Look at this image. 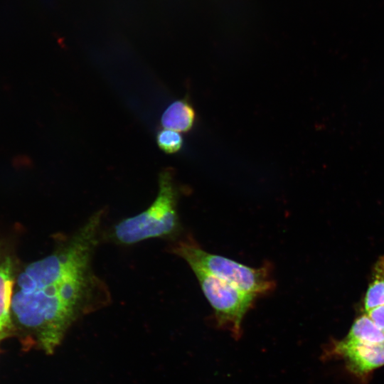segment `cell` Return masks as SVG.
I'll return each instance as SVG.
<instances>
[{
    "label": "cell",
    "instance_id": "8992f818",
    "mask_svg": "<svg viewBox=\"0 0 384 384\" xmlns=\"http://www.w3.org/2000/svg\"><path fill=\"white\" fill-rule=\"evenodd\" d=\"M14 277L12 263L9 257L0 260V336L4 338L13 329L11 304Z\"/></svg>",
    "mask_w": 384,
    "mask_h": 384
},
{
    "label": "cell",
    "instance_id": "277c9868",
    "mask_svg": "<svg viewBox=\"0 0 384 384\" xmlns=\"http://www.w3.org/2000/svg\"><path fill=\"white\" fill-rule=\"evenodd\" d=\"M192 270L214 310L218 326L230 331L235 338H239L243 318L257 297L201 270Z\"/></svg>",
    "mask_w": 384,
    "mask_h": 384
},
{
    "label": "cell",
    "instance_id": "ba28073f",
    "mask_svg": "<svg viewBox=\"0 0 384 384\" xmlns=\"http://www.w3.org/2000/svg\"><path fill=\"white\" fill-rule=\"evenodd\" d=\"M346 338L366 343H379L384 341V330L376 326L368 315H363L355 321Z\"/></svg>",
    "mask_w": 384,
    "mask_h": 384
},
{
    "label": "cell",
    "instance_id": "30bf717a",
    "mask_svg": "<svg viewBox=\"0 0 384 384\" xmlns=\"http://www.w3.org/2000/svg\"><path fill=\"white\" fill-rule=\"evenodd\" d=\"M156 139L159 148L166 154L178 152L183 144L182 136L178 132L169 129L159 130Z\"/></svg>",
    "mask_w": 384,
    "mask_h": 384
},
{
    "label": "cell",
    "instance_id": "7a4b0ae2",
    "mask_svg": "<svg viewBox=\"0 0 384 384\" xmlns=\"http://www.w3.org/2000/svg\"><path fill=\"white\" fill-rule=\"evenodd\" d=\"M158 193L150 206L132 217L122 219L111 231L114 242L130 245L151 238H173L179 233L178 189L173 171L163 169L159 175Z\"/></svg>",
    "mask_w": 384,
    "mask_h": 384
},
{
    "label": "cell",
    "instance_id": "7c38bea8",
    "mask_svg": "<svg viewBox=\"0 0 384 384\" xmlns=\"http://www.w3.org/2000/svg\"><path fill=\"white\" fill-rule=\"evenodd\" d=\"M1 336H0V339H1Z\"/></svg>",
    "mask_w": 384,
    "mask_h": 384
},
{
    "label": "cell",
    "instance_id": "3957f363",
    "mask_svg": "<svg viewBox=\"0 0 384 384\" xmlns=\"http://www.w3.org/2000/svg\"><path fill=\"white\" fill-rule=\"evenodd\" d=\"M169 249L183 259L191 270H201L256 297L270 293L274 288L269 265L251 267L208 252L190 238L174 242Z\"/></svg>",
    "mask_w": 384,
    "mask_h": 384
},
{
    "label": "cell",
    "instance_id": "6da1fadb",
    "mask_svg": "<svg viewBox=\"0 0 384 384\" xmlns=\"http://www.w3.org/2000/svg\"><path fill=\"white\" fill-rule=\"evenodd\" d=\"M105 209H99L53 252L29 264L17 279L13 304L31 331L59 346L82 316L111 302L106 283L95 272L92 257L100 242Z\"/></svg>",
    "mask_w": 384,
    "mask_h": 384
},
{
    "label": "cell",
    "instance_id": "9c48e42d",
    "mask_svg": "<svg viewBox=\"0 0 384 384\" xmlns=\"http://www.w3.org/2000/svg\"><path fill=\"white\" fill-rule=\"evenodd\" d=\"M384 305V255L374 265L373 276L364 299L366 311Z\"/></svg>",
    "mask_w": 384,
    "mask_h": 384
},
{
    "label": "cell",
    "instance_id": "8fae6325",
    "mask_svg": "<svg viewBox=\"0 0 384 384\" xmlns=\"http://www.w3.org/2000/svg\"><path fill=\"white\" fill-rule=\"evenodd\" d=\"M367 313L375 325L384 330V305L371 309Z\"/></svg>",
    "mask_w": 384,
    "mask_h": 384
},
{
    "label": "cell",
    "instance_id": "5b68a950",
    "mask_svg": "<svg viewBox=\"0 0 384 384\" xmlns=\"http://www.w3.org/2000/svg\"><path fill=\"white\" fill-rule=\"evenodd\" d=\"M335 351L345 356L351 367L358 373L384 365V341L366 343L346 338L336 345Z\"/></svg>",
    "mask_w": 384,
    "mask_h": 384
},
{
    "label": "cell",
    "instance_id": "52a82bcc",
    "mask_svg": "<svg viewBox=\"0 0 384 384\" xmlns=\"http://www.w3.org/2000/svg\"><path fill=\"white\" fill-rule=\"evenodd\" d=\"M196 122V112L186 99L178 100L169 105L161 117V124L164 129L176 132L190 131Z\"/></svg>",
    "mask_w": 384,
    "mask_h": 384
}]
</instances>
